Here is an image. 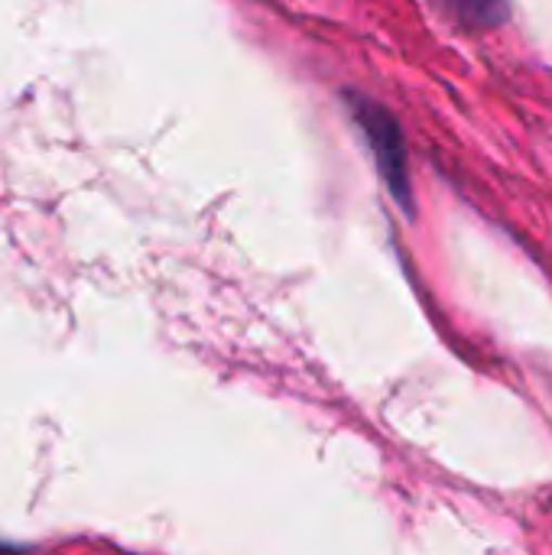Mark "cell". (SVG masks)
Segmentation results:
<instances>
[{
    "instance_id": "cell-1",
    "label": "cell",
    "mask_w": 552,
    "mask_h": 555,
    "mask_svg": "<svg viewBox=\"0 0 552 555\" xmlns=\"http://www.w3.org/2000/svg\"><path fill=\"white\" fill-rule=\"evenodd\" d=\"M358 120L364 127V133L371 137L374 150H377V163L387 176V185L394 189V195L400 202H410V189H407V156H403V137L397 130V120L371 104V101H358Z\"/></svg>"
},
{
    "instance_id": "cell-2",
    "label": "cell",
    "mask_w": 552,
    "mask_h": 555,
    "mask_svg": "<svg viewBox=\"0 0 552 555\" xmlns=\"http://www.w3.org/2000/svg\"><path fill=\"white\" fill-rule=\"evenodd\" d=\"M465 10L475 16V20H501L504 16V3L501 0H462Z\"/></svg>"
}]
</instances>
